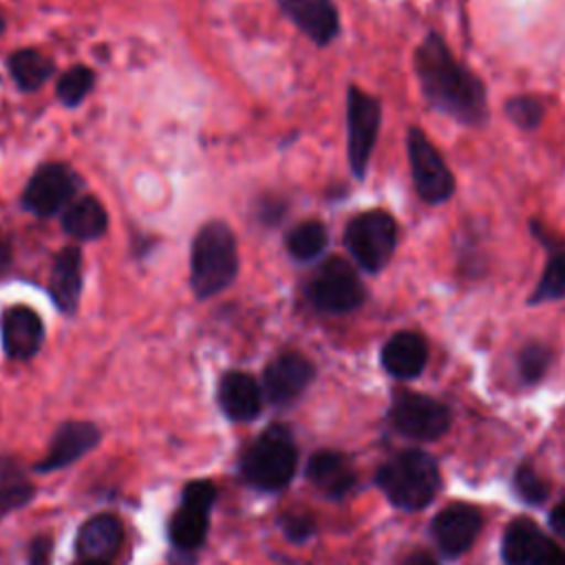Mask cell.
Instances as JSON below:
<instances>
[{"label":"cell","mask_w":565,"mask_h":565,"mask_svg":"<svg viewBox=\"0 0 565 565\" xmlns=\"http://www.w3.org/2000/svg\"><path fill=\"white\" fill-rule=\"evenodd\" d=\"M413 66L422 95L433 110L466 126L486 121L488 102L483 82L452 57L439 33H426L415 49Z\"/></svg>","instance_id":"1"},{"label":"cell","mask_w":565,"mask_h":565,"mask_svg":"<svg viewBox=\"0 0 565 565\" xmlns=\"http://www.w3.org/2000/svg\"><path fill=\"white\" fill-rule=\"evenodd\" d=\"M238 274V249L232 227L212 218L199 227L190 249V287L205 300L227 289Z\"/></svg>","instance_id":"2"},{"label":"cell","mask_w":565,"mask_h":565,"mask_svg":"<svg viewBox=\"0 0 565 565\" xmlns=\"http://www.w3.org/2000/svg\"><path fill=\"white\" fill-rule=\"evenodd\" d=\"M375 481L386 499L406 512L426 508L441 486L435 459L422 450L397 452L380 466Z\"/></svg>","instance_id":"3"},{"label":"cell","mask_w":565,"mask_h":565,"mask_svg":"<svg viewBox=\"0 0 565 565\" xmlns=\"http://www.w3.org/2000/svg\"><path fill=\"white\" fill-rule=\"evenodd\" d=\"M296 461L298 448L291 433L285 426L274 424L263 430L243 452L241 472L254 488L271 492L285 488L291 481Z\"/></svg>","instance_id":"4"},{"label":"cell","mask_w":565,"mask_h":565,"mask_svg":"<svg viewBox=\"0 0 565 565\" xmlns=\"http://www.w3.org/2000/svg\"><path fill=\"white\" fill-rule=\"evenodd\" d=\"M397 245V223L384 210L355 214L344 227V247L369 274L386 267Z\"/></svg>","instance_id":"5"},{"label":"cell","mask_w":565,"mask_h":565,"mask_svg":"<svg viewBox=\"0 0 565 565\" xmlns=\"http://www.w3.org/2000/svg\"><path fill=\"white\" fill-rule=\"evenodd\" d=\"M309 302L324 313H349L366 300V289L355 267L340 258H327L307 282Z\"/></svg>","instance_id":"6"},{"label":"cell","mask_w":565,"mask_h":565,"mask_svg":"<svg viewBox=\"0 0 565 565\" xmlns=\"http://www.w3.org/2000/svg\"><path fill=\"white\" fill-rule=\"evenodd\" d=\"M382 106L377 97L358 86L347 88V157L355 179L366 177V168L377 141Z\"/></svg>","instance_id":"7"},{"label":"cell","mask_w":565,"mask_h":565,"mask_svg":"<svg viewBox=\"0 0 565 565\" xmlns=\"http://www.w3.org/2000/svg\"><path fill=\"white\" fill-rule=\"evenodd\" d=\"M406 154L419 199L428 205L446 203L455 194V177L439 150L415 126L406 132Z\"/></svg>","instance_id":"8"},{"label":"cell","mask_w":565,"mask_h":565,"mask_svg":"<svg viewBox=\"0 0 565 565\" xmlns=\"http://www.w3.org/2000/svg\"><path fill=\"white\" fill-rule=\"evenodd\" d=\"M79 183L82 179L68 163H42L24 185L22 205L35 216H53L75 201Z\"/></svg>","instance_id":"9"},{"label":"cell","mask_w":565,"mask_h":565,"mask_svg":"<svg viewBox=\"0 0 565 565\" xmlns=\"http://www.w3.org/2000/svg\"><path fill=\"white\" fill-rule=\"evenodd\" d=\"M391 422L402 435L419 441H430L448 430L450 411L435 397L399 391L395 393L391 404Z\"/></svg>","instance_id":"10"},{"label":"cell","mask_w":565,"mask_h":565,"mask_svg":"<svg viewBox=\"0 0 565 565\" xmlns=\"http://www.w3.org/2000/svg\"><path fill=\"white\" fill-rule=\"evenodd\" d=\"M216 499V488L212 481H192L183 488L181 505L170 519V541L181 552L196 550L210 527V510Z\"/></svg>","instance_id":"11"},{"label":"cell","mask_w":565,"mask_h":565,"mask_svg":"<svg viewBox=\"0 0 565 565\" xmlns=\"http://www.w3.org/2000/svg\"><path fill=\"white\" fill-rule=\"evenodd\" d=\"M501 554L505 565H565V550L530 519H516L505 527Z\"/></svg>","instance_id":"12"},{"label":"cell","mask_w":565,"mask_h":565,"mask_svg":"<svg viewBox=\"0 0 565 565\" xmlns=\"http://www.w3.org/2000/svg\"><path fill=\"white\" fill-rule=\"evenodd\" d=\"M313 364L296 353V351H287L276 355L263 375V386H265V395L271 404L276 406H285L289 402H294L313 380Z\"/></svg>","instance_id":"13"},{"label":"cell","mask_w":565,"mask_h":565,"mask_svg":"<svg viewBox=\"0 0 565 565\" xmlns=\"http://www.w3.org/2000/svg\"><path fill=\"white\" fill-rule=\"evenodd\" d=\"M433 539L446 556L463 554L481 530V512L468 503H452L433 519Z\"/></svg>","instance_id":"14"},{"label":"cell","mask_w":565,"mask_h":565,"mask_svg":"<svg viewBox=\"0 0 565 565\" xmlns=\"http://www.w3.org/2000/svg\"><path fill=\"white\" fill-rule=\"evenodd\" d=\"M2 349L11 360L33 358L44 340V324L38 311L26 305H13L2 313L0 322Z\"/></svg>","instance_id":"15"},{"label":"cell","mask_w":565,"mask_h":565,"mask_svg":"<svg viewBox=\"0 0 565 565\" xmlns=\"http://www.w3.org/2000/svg\"><path fill=\"white\" fill-rule=\"evenodd\" d=\"M282 13L318 46L340 33V15L331 0H276Z\"/></svg>","instance_id":"16"},{"label":"cell","mask_w":565,"mask_h":565,"mask_svg":"<svg viewBox=\"0 0 565 565\" xmlns=\"http://www.w3.org/2000/svg\"><path fill=\"white\" fill-rule=\"evenodd\" d=\"M99 428L93 426L90 422H66L62 424L49 446V452L44 459L35 466L38 472H53L60 470L75 459L84 457L90 448L99 444Z\"/></svg>","instance_id":"17"},{"label":"cell","mask_w":565,"mask_h":565,"mask_svg":"<svg viewBox=\"0 0 565 565\" xmlns=\"http://www.w3.org/2000/svg\"><path fill=\"white\" fill-rule=\"evenodd\" d=\"M84 285V256L77 245H66L55 254L49 291L62 313H75Z\"/></svg>","instance_id":"18"},{"label":"cell","mask_w":565,"mask_h":565,"mask_svg":"<svg viewBox=\"0 0 565 565\" xmlns=\"http://www.w3.org/2000/svg\"><path fill=\"white\" fill-rule=\"evenodd\" d=\"M530 232L547 252L543 274L527 298V305H543L565 298V241L554 238L539 221H530Z\"/></svg>","instance_id":"19"},{"label":"cell","mask_w":565,"mask_h":565,"mask_svg":"<svg viewBox=\"0 0 565 565\" xmlns=\"http://www.w3.org/2000/svg\"><path fill=\"white\" fill-rule=\"evenodd\" d=\"M218 406L232 422H252L263 408L260 386L243 371H227L218 382Z\"/></svg>","instance_id":"20"},{"label":"cell","mask_w":565,"mask_h":565,"mask_svg":"<svg viewBox=\"0 0 565 565\" xmlns=\"http://www.w3.org/2000/svg\"><path fill=\"white\" fill-rule=\"evenodd\" d=\"M382 366L397 380L417 377L428 360L426 340L415 331H397L382 347Z\"/></svg>","instance_id":"21"},{"label":"cell","mask_w":565,"mask_h":565,"mask_svg":"<svg viewBox=\"0 0 565 565\" xmlns=\"http://www.w3.org/2000/svg\"><path fill=\"white\" fill-rule=\"evenodd\" d=\"M309 481L331 499L344 497L355 483V470L342 452L318 450L307 463Z\"/></svg>","instance_id":"22"},{"label":"cell","mask_w":565,"mask_h":565,"mask_svg":"<svg viewBox=\"0 0 565 565\" xmlns=\"http://www.w3.org/2000/svg\"><path fill=\"white\" fill-rule=\"evenodd\" d=\"M124 541L121 521L115 514H97L88 519L77 534V552L86 561H106Z\"/></svg>","instance_id":"23"},{"label":"cell","mask_w":565,"mask_h":565,"mask_svg":"<svg viewBox=\"0 0 565 565\" xmlns=\"http://www.w3.org/2000/svg\"><path fill=\"white\" fill-rule=\"evenodd\" d=\"M62 227L77 241H97L108 230V214L99 199L86 194L62 212Z\"/></svg>","instance_id":"24"},{"label":"cell","mask_w":565,"mask_h":565,"mask_svg":"<svg viewBox=\"0 0 565 565\" xmlns=\"http://www.w3.org/2000/svg\"><path fill=\"white\" fill-rule=\"evenodd\" d=\"M7 68L20 90H38L53 75L55 66L35 49H18L7 57Z\"/></svg>","instance_id":"25"},{"label":"cell","mask_w":565,"mask_h":565,"mask_svg":"<svg viewBox=\"0 0 565 565\" xmlns=\"http://www.w3.org/2000/svg\"><path fill=\"white\" fill-rule=\"evenodd\" d=\"M327 243H329V232L316 218H307V221L294 225L285 236V247H287L289 256H294L296 260H311V258L320 256L324 252Z\"/></svg>","instance_id":"26"},{"label":"cell","mask_w":565,"mask_h":565,"mask_svg":"<svg viewBox=\"0 0 565 565\" xmlns=\"http://www.w3.org/2000/svg\"><path fill=\"white\" fill-rule=\"evenodd\" d=\"M93 86H95V73L84 64H75L60 75V79L55 84V95H57L60 104L73 108L86 99V95L93 90Z\"/></svg>","instance_id":"27"},{"label":"cell","mask_w":565,"mask_h":565,"mask_svg":"<svg viewBox=\"0 0 565 565\" xmlns=\"http://www.w3.org/2000/svg\"><path fill=\"white\" fill-rule=\"evenodd\" d=\"M508 119L516 124L521 130H534L545 115V104L532 95H516L510 97L503 106Z\"/></svg>","instance_id":"28"},{"label":"cell","mask_w":565,"mask_h":565,"mask_svg":"<svg viewBox=\"0 0 565 565\" xmlns=\"http://www.w3.org/2000/svg\"><path fill=\"white\" fill-rule=\"evenodd\" d=\"M550 366V349L541 342H530L519 355V373L525 382H536Z\"/></svg>","instance_id":"29"},{"label":"cell","mask_w":565,"mask_h":565,"mask_svg":"<svg viewBox=\"0 0 565 565\" xmlns=\"http://www.w3.org/2000/svg\"><path fill=\"white\" fill-rule=\"evenodd\" d=\"M514 488L527 503H541L547 497V483L530 466H521L514 472Z\"/></svg>","instance_id":"30"},{"label":"cell","mask_w":565,"mask_h":565,"mask_svg":"<svg viewBox=\"0 0 565 565\" xmlns=\"http://www.w3.org/2000/svg\"><path fill=\"white\" fill-rule=\"evenodd\" d=\"M33 497V486L22 479H9L0 483V516L22 508Z\"/></svg>","instance_id":"31"},{"label":"cell","mask_w":565,"mask_h":565,"mask_svg":"<svg viewBox=\"0 0 565 565\" xmlns=\"http://www.w3.org/2000/svg\"><path fill=\"white\" fill-rule=\"evenodd\" d=\"M280 527L285 532V536L294 543H302L313 534V519L309 514H300V512H287L280 519Z\"/></svg>","instance_id":"32"},{"label":"cell","mask_w":565,"mask_h":565,"mask_svg":"<svg viewBox=\"0 0 565 565\" xmlns=\"http://www.w3.org/2000/svg\"><path fill=\"white\" fill-rule=\"evenodd\" d=\"M285 212H287V201L280 199L278 194L260 196L256 203V218L263 225H278L285 216Z\"/></svg>","instance_id":"33"},{"label":"cell","mask_w":565,"mask_h":565,"mask_svg":"<svg viewBox=\"0 0 565 565\" xmlns=\"http://www.w3.org/2000/svg\"><path fill=\"white\" fill-rule=\"evenodd\" d=\"M53 552V543L49 536H38L31 545H29V565H49Z\"/></svg>","instance_id":"34"},{"label":"cell","mask_w":565,"mask_h":565,"mask_svg":"<svg viewBox=\"0 0 565 565\" xmlns=\"http://www.w3.org/2000/svg\"><path fill=\"white\" fill-rule=\"evenodd\" d=\"M11 258H13V252H11V241L9 236L0 234V276L7 271V267L11 265Z\"/></svg>","instance_id":"35"},{"label":"cell","mask_w":565,"mask_h":565,"mask_svg":"<svg viewBox=\"0 0 565 565\" xmlns=\"http://www.w3.org/2000/svg\"><path fill=\"white\" fill-rule=\"evenodd\" d=\"M550 525H552L561 536H565V501L558 503V505L552 510V514H550Z\"/></svg>","instance_id":"36"},{"label":"cell","mask_w":565,"mask_h":565,"mask_svg":"<svg viewBox=\"0 0 565 565\" xmlns=\"http://www.w3.org/2000/svg\"><path fill=\"white\" fill-rule=\"evenodd\" d=\"M404 565H437V561H435L428 552L417 550V552H413V554L406 558Z\"/></svg>","instance_id":"37"},{"label":"cell","mask_w":565,"mask_h":565,"mask_svg":"<svg viewBox=\"0 0 565 565\" xmlns=\"http://www.w3.org/2000/svg\"><path fill=\"white\" fill-rule=\"evenodd\" d=\"M4 29H7V20H4V15L0 13V35L4 33Z\"/></svg>","instance_id":"38"},{"label":"cell","mask_w":565,"mask_h":565,"mask_svg":"<svg viewBox=\"0 0 565 565\" xmlns=\"http://www.w3.org/2000/svg\"><path fill=\"white\" fill-rule=\"evenodd\" d=\"M82 565H108V563H104V561H84Z\"/></svg>","instance_id":"39"}]
</instances>
